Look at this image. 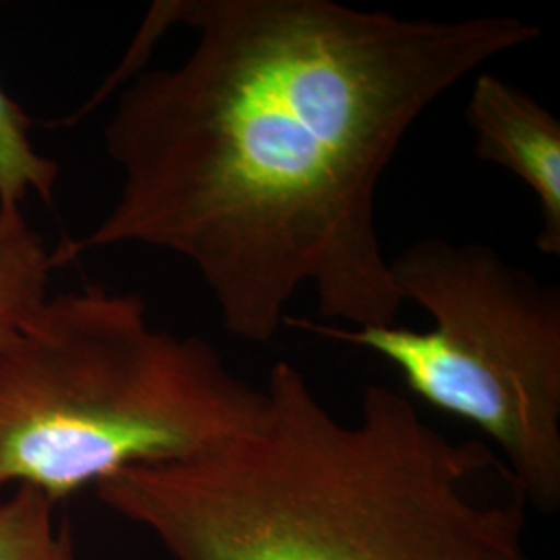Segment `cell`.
<instances>
[{
	"instance_id": "4",
	"label": "cell",
	"mask_w": 560,
	"mask_h": 560,
	"mask_svg": "<svg viewBox=\"0 0 560 560\" xmlns=\"http://www.w3.org/2000/svg\"><path fill=\"white\" fill-rule=\"evenodd\" d=\"M400 300L432 328L287 324L345 340L397 368L407 388L492 442L529 506H560V291L486 243L428 237L390 260Z\"/></svg>"
},
{
	"instance_id": "7",
	"label": "cell",
	"mask_w": 560,
	"mask_h": 560,
	"mask_svg": "<svg viewBox=\"0 0 560 560\" xmlns=\"http://www.w3.org/2000/svg\"><path fill=\"white\" fill-rule=\"evenodd\" d=\"M59 502L20 486L0 499V560H78L73 527Z\"/></svg>"
},
{
	"instance_id": "2",
	"label": "cell",
	"mask_w": 560,
	"mask_h": 560,
	"mask_svg": "<svg viewBox=\"0 0 560 560\" xmlns=\"http://www.w3.org/2000/svg\"><path fill=\"white\" fill-rule=\"evenodd\" d=\"M261 390L229 441L122 469L96 499L171 560H534L532 506L490 444L448 439L384 384L339 420L289 361Z\"/></svg>"
},
{
	"instance_id": "6",
	"label": "cell",
	"mask_w": 560,
	"mask_h": 560,
	"mask_svg": "<svg viewBox=\"0 0 560 560\" xmlns=\"http://www.w3.org/2000/svg\"><path fill=\"white\" fill-rule=\"evenodd\" d=\"M52 249L21 208L0 206V349L48 298Z\"/></svg>"
},
{
	"instance_id": "1",
	"label": "cell",
	"mask_w": 560,
	"mask_h": 560,
	"mask_svg": "<svg viewBox=\"0 0 560 560\" xmlns=\"http://www.w3.org/2000/svg\"><path fill=\"white\" fill-rule=\"evenodd\" d=\"M189 57L122 88L104 129L119 198L55 268L125 243L194 266L241 340L270 342L312 287L326 320L402 307L376 196L421 115L488 60L540 38L506 15L409 20L335 0H161Z\"/></svg>"
},
{
	"instance_id": "5",
	"label": "cell",
	"mask_w": 560,
	"mask_h": 560,
	"mask_svg": "<svg viewBox=\"0 0 560 560\" xmlns=\"http://www.w3.org/2000/svg\"><path fill=\"white\" fill-rule=\"evenodd\" d=\"M467 127L483 162L509 171L538 200L536 247L560 256V120L520 85L480 71L465 106Z\"/></svg>"
},
{
	"instance_id": "3",
	"label": "cell",
	"mask_w": 560,
	"mask_h": 560,
	"mask_svg": "<svg viewBox=\"0 0 560 560\" xmlns=\"http://www.w3.org/2000/svg\"><path fill=\"white\" fill-rule=\"evenodd\" d=\"M261 405L208 340L154 328L140 293L48 295L0 349V499L30 486L60 504L122 469L191 459Z\"/></svg>"
},
{
	"instance_id": "8",
	"label": "cell",
	"mask_w": 560,
	"mask_h": 560,
	"mask_svg": "<svg viewBox=\"0 0 560 560\" xmlns=\"http://www.w3.org/2000/svg\"><path fill=\"white\" fill-rule=\"evenodd\" d=\"M32 119L0 85V206L21 208L32 194L52 203L59 164L32 141Z\"/></svg>"
}]
</instances>
